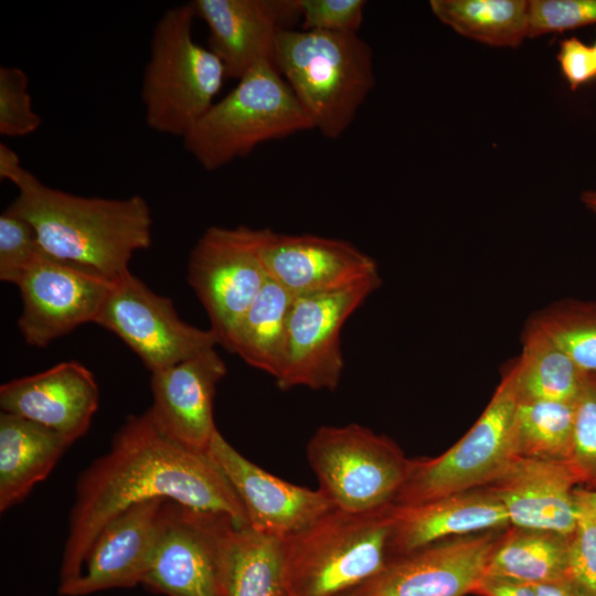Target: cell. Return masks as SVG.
Returning <instances> with one entry per match:
<instances>
[{"instance_id":"cell-1","label":"cell","mask_w":596,"mask_h":596,"mask_svg":"<svg viewBox=\"0 0 596 596\" xmlns=\"http://www.w3.org/2000/svg\"><path fill=\"white\" fill-rule=\"evenodd\" d=\"M153 498L224 512L240 526H248L241 499L209 453L190 451L166 437L149 409L131 414L114 435L108 451L78 476L58 588L81 575L93 541L113 518Z\"/></svg>"},{"instance_id":"cell-2","label":"cell","mask_w":596,"mask_h":596,"mask_svg":"<svg viewBox=\"0 0 596 596\" xmlns=\"http://www.w3.org/2000/svg\"><path fill=\"white\" fill-rule=\"evenodd\" d=\"M0 178L19 190L6 209L30 222L42 249L89 267L115 281L129 272L132 254L151 244L152 219L145 198L81 196L51 188L0 145Z\"/></svg>"},{"instance_id":"cell-3","label":"cell","mask_w":596,"mask_h":596,"mask_svg":"<svg viewBox=\"0 0 596 596\" xmlns=\"http://www.w3.org/2000/svg\"><path fill=\"white\" fill-rule=\"evenodd\" d=\"M274 65L329 139L350 127L375 84L372 50L358 33L281 30Z\"/></svg>"},{"instance_id":"cell-4","label":"cell","mask_w":596,"mask_h":596,"mask_svg":"<svg viewBox=\"0 0 596 596\" xmlns=\"http://www.w3.org/2000/svg\"><path fill=\"white\" fill-rule=\"evenodd\" d=\"M394 504L333 508L284 540L285 572L296 596H338L376 575L393 557Z\"/></svg>"},{"instance_id":"cell-5","label":"cell","mask_w":596,"mask_h":596,"mask_svg":"<svg viewBox=\"0 0 596 596\" xmlns=\"http://www.w3.org/2000/svg\"><path fill=\"white\" fill-rule=\"evenodd\" d=\"M194 19L188 2L157 21L140 92L147 126L182 139L215 103L227 78L221 60L194 40Z\"/></svg>"},{"instance_id":"cell-6","label":"cell","mask_w":596,"mask_h":596,"mask_svg":"<svg viewBox=\"0 0 596 596\" xmlns=\"http://www.w3.org/2000/svg\"><path fill=\"white\" fill-rule=\"evenodd\" d=\"M313 129L274 64L254 66L215 102L183 138L185 150L207 171L249 155L259 143Z\"/></svg>"},{"instance_id":"cell-7","label":"cell","mask_w":596,"mask_h":596,"mask_svg":"<svg viewBox=\"0 0 596 596\" xmlns=\"http://www.w3.org/2000/svg\"><path fill=\"white\" fill-rule=\"evenodd\" d=\"M519 403L515 361L503 373L472 427L448 450L411 459L394 504L408 507L493 482L515 457L514 417Z\"/></svg>"},{"instance_id":"cell-8","label":"cell","mask_w":596,"mask_h":596,"mask_svg":"<svg viewBox=\"0 0 596 596\" xmlns=\"http://www.w3.org/2000/svg\"><path fill=\"white\" fill-rule=\"evenodd\" d=\"M306 454L318 489L350 512L394 504L411 465L393 439L359 424L319 427Z\"/></svg>"},{"instance_id":"cell-9","label":"cell","mask_w":596,"mask_h":596,"mask_svg":"<svg viewBox=\"0 0 596 596\" xmlns=\"http://www.w3.org/2000/svg\"><path fill=\"white\" fill-rule=\"evenodd\" d=\"M240 526L227 513L163 502L151 564L141 585L167 596H225Z\"/></svg>"},{"instance_id":"cell-10","label":"cell","mask_w":596,"mask_h":596,"mask_svg":"<svg viewBox=\"0 0 596 596\" xmlns=\"http://www.w3.org/2000/svg\"><path fill=\"white\" fill-rule=\"evenodd\" d=\"M263 234L264 228L244 225L210 226L190 253L188 281L226 350L238 321L269 280L260 254Z\"/></svg>"},{"instance_id":"cell-11","label":"cell","mask_w":596,"mask_h":596,"mask_svg":"<svg viewBox=\"0 0 596 596\" xmlns=\"http://www.w3.org/2000/svg\"><path fill=\"white\" fill-rule=\"evenodd\" d=\"M381 285V276L330 292L294 297L280 390L305 386L334 391L344 369L341 329Z\"/></svg>"},{"instance_id":"cell-12","label":"cell","mask_w":596,"mask_h":596,"mask_svg":"<svg viewBox=\"0 0 596 596\" xmlns=\"http://www.w3.org/2000/svg\"><path fill=\"white\" fill-rule=\"evenodd\" d=\"M95 323L120 338L151 372L220 344L211 329L183 321L171 299L130 272L114 281Z\"/></svg>"},{"instance_id":"cell-13","label":"cell","mask_w":596,"mask_h":596,"mask_svg":"<svg viewBox=\"0 0 596 596\" xmlns=\"http://www.w3.org/2000/svg\"><path fill=\"white\" fill-rule=\"evenodd\" d=\"M505 530L448 538L394 556L376 575L338 596H467Z\"/></svg>"},{"instance_id":"cell-14","label":"cell","mask_w":596,"mask_h":596,"mask_svg":"<svg viewBox=\"0 0 596 596\" xmlns=\"http://www.w3.org/2000/svg\"><path fill=\"white\" fill-rule=\"evenodd\" d=\"M113 284L89 267L42 251L17 285L24 341L45 347L84 323H95Z\"/></svg>"},{"instance_id":"cell-15","label":"cell","mask_w":596,"mask_h":596,"mask_svg":"<svg viewBox=\"0 0 596 596\" xmlns=\"http://www.w3.org/2000/svg\"><path fill=\"white\" fill-rule=\"evenodd\" d=\"M260 254L269 278L294 297L336 291L380 276L373 257L338 238L264 228Z\"/></svg>"},{"instance_id":"cell-16","label":"cell","mask_w":596,"mask_h":596,"mask_svg":"<svg viewBox=\"0 0 596 596\" xmlns=\"http://www.w3.org/2000/svg\"><path fill=\"white\" fill-rule=\"evenodd\" d=\"M207 453L230 480L242 501L248 526L256 532L285 540L336 508L319 489L290 483L255 465L219 430Z\"/></svg>"},{"instance_id":"cell-17","label":"cell","mask_w":596,"mask_h":596,"mask_svg":"<svg viewBox=\"0 0 596 596\" xmlns=\"http://www.w3.org/2000/svg\"><path fill=\"white\" fill-rule=\"evenodd\" d=\"M225 375L226 365L215 348L151 372L148 409L157 428L179 446L206 454L217 430L213 418L216 386Z\"/></svg>"},{"instance_id":"cell-18","label":"cell","mask_w":596,"mask_h":596,"mask_svg":"<svg viewBox=\"0 0 596 596\" xmlns=\"http://www.w3.org/2000/svg\"><path fill=\"white\" fill-rule=\"evenodd\" d=\"M195 18L209 30V49L227 78H242L263 62L274 64L276 41L301 13L298 0H193Z\"/></svg>"},{"instance_id":"cell-19","label":"cell","mask_w":596,"mask_h":596,"mask_svg":"<svg viewBox=\"0 0 596 596\" xmlns=\"http://www.w3.org/2000/svg\"><path fill=\"white\" fill-rule=\"evenodd\" d=\"M164 500L134 503L113 518L93 541L81 575L58 594L86 596L141 584L156 551Z\"/></svg>"},{"instance_id":"cell-20","label":"cell","mask_w":596,"mask_h":596,"mask_svg":"<svg viewBox=\"0 0 596 596\" xmlns=\"http://www.w3.org/2000/svg\"><path fill=\"white\" fill-rule=\"evenodd\" d=\"M98 402L94 374L77 361L61 362L0 387L1 412L44 425L71 444L88 430Z\"/></svg>"},{"instance_id":"cell-21","label":"cell","mask_w":596,"mask_h":596,"mask_svg":"<svg viewBox=\"0 0 596 596\" xmlns=\"http://www.w3.org/2000/svg\"><path fill=\"white\" fill-rule=\"evenodd\" d=\"M576 487L578 481L568 461L519 456L486 486L503 505L511 526L567 536L579 517Z\"/></svg>"},{"instance_id":"cell-22","label":"cell","mask_w":596,"mask_h":596,"mask_svg":"<svg viewBox=\"0 0 596 596\" xmlns=\"http://www.w3.org/2000/svg\"><path fill=\"white\" fill-rule=\"evenodd\" d=\"M393 557L454 536L510 526L499 499L486 487L421 504L393 507Z\"/></svg>"},{"instance_id":"cell-23","label":"cell","mask_w":596,"mask_h":596,"mask_svg":"<svg viewBox=\"0 0 596 596\" xmlns=\"http://www.w3.org/2000/svg\"><path fill=\"white\" fill-rule=\"evenodd\" d=\"M72 444L28 418L0 413V512L22 502Z\"/></svg>"},{"instance_id":"cell-24","label":"cell","mask_w":596,"mask_h":596,"mask_svg":"<svg viewBox=\"0 0 596 596\" xmlns=\"http://www.w3.org/2000/svg\"><path fill=\"white\" fill-rule=\"evenodd\" d=\"M292 300L290 292L269 278L238 321L227 351L276 380L285 362Z\"/></svg>"},{"instance_id":"cell-25","label":"cell","mask_w":596,"mask_h":596,"mask_svg":"<svg viewBox=\"0 0 596 596\" xmlns=\"http://www.w3.org/2000/svg\"><path fill=\"white\" fill-rule=\"evenodd\" d=\"M485 575L543 585L572 576L570 536L558 532L509 526Z\"/></svg>"},{"instance_id":"cell-26","label":"cell","mask_w":596,"mask_h":596,"mask_svg":"<svg viewBox=\"0 0 596 596\" xmlns=\"http://www.w3.org/2000/svg\"><path fill=\"white\" fill-rule=\"evenodd\" d=\"M515 364L519 398L524 401L574 403L585 380L568 354L532 318Z\"/></svg>"},{"instance_id":"cell-27","label":"cell","mask_w":596,"mask_h":596,"mask_svg":"<svg viewBox=\"0 0 596 596\" xmlns=\"http://www.w3.org/2000/svg\"><path fill=\"white\" fill-rule=\"evenodd\" d=\"M433 14L456 33L494 47L529 38V0H432Z\"/></svg>"},{"instance_id":"cell-28","label":"cell","mask_w":596,"mask_h":596,"mask_svg":"<svg viewBox=\"0 0 596 596\" xmlns=\"http://www.w3.org/2000/svg\"><path fill=\"white\" fill-rule=\"evenodd\" d=\"M225 596H290L284 540L238 528L231 554Z\"/></svg>"},{"instance_id":"cell-29","label":"cell","mask_w":596,"mask_h":596,"mask_svg":"<svg viewBox=\"0 0 596 596\" xmlns=\"http://www.w3.org/2000/svg\"><path fill=\"white\" fill-rule=\"evenodd\" d=\"M575 402L519 398L514 417L515 456L568 461Z\"/></svg>"},{"instance_id":"cell-30","label":"cell","mask_w":596,"mask_h":596,"mask_svg":"<svg viewBox=\"0 0 596 596\" xmlns=\"http://www.w3.org/2000/svg\"><path fill=\"white\" fill-rule=\"evenodd\" d=\"M532 319L585 375L596 376V301L564 299L540 310Z\"/></svg>"},{"instance_id":"cell-31","label":"cell","mask_w":596,"mask_h":596,"mask_svg":"<svg viewBox=\"0 0 596 596\" xmlns=\"http://www.w3.org/2000/svg\"><path fill=\"white\" fill-rule=\"evenodd\" d=\"M578 487L596 490V376L585 375L575 401L572 450L568 460Z\"/></svg>"},{"instance_id":"cell-32","label":"cell","mask_w":596,"mask_h":596,"mask_svg":"<svg viewBox=\"0 0 596 596\" xmlns=\"http://www.w3.org/2000/svg\"><path fill=\"white\" fill-rule=\"evenodd\" d=\"M42 251L33 225L4 210L0 215V279L18 285Z\"/></svg>"},{"instance_id":"cell-33","label":"cell","mask_w":596,"mask_h":596,"mask_svg":"<svg viewBox=\"0 0 596 596\" xmlns=\"http://www.w3.org/2000/svg\"><path fill=\"white\" fill-rule=\"evenodd\" d=\"M26 73L18 66L0 67V134L24 137L40 127L42 119L33 110Z\"/></svg>"},{"instance_id":"cell-34","label":"cell","mask_w":596,"mask_h":596,"mask_svg":"<svg viewBox=\"0 0 596 596\" xmlns=\"http://www.w3.org/2000/svg\"><path fill=\"white\" fill-rule=\"evenodd\" d=\"M529 38L596 24V0H529Z\"/></svg>"},{"instance_id":"cell-35","label":"cell","mask_w":596,"mask_h":596,"mask_svg":"<svg viewBox=\"0 0 596 596\" xmlns=\"http://www.w3.org/2000/svg\"><path fill=\"white\" fill-rule=\"evenodd\" d=\"M304 30L358 33L364 0H298Z\"/></svg>"},{"instance_id":"cell-36","label":"cell","mask_w":596,"mask_h":596,"mask_svg":"<svg viewBox=\"0 0 596 596\" xmlns=\"http://www.w3.org/2000/svg\"><path fill=\"white\" fill-rule=\"evenodd\" d=\"M570 570L573 577L596 589V520L581 509L570 536Z\"/></svg>"},{"instance_id":"cell-37","label":"cell","mask_w":596,"mask_h":596,"mask_svg":"<svg viewBox=\"0 0 596 596\" xmlns=\"http://www.w3.org/2000/svg\"><path fill=\"white\" fill-rule=\"evenodd\" d=\"M556 58L572 91L596 77V63L592 45L584 43L576 36L560 42Z\"/></svg>"},{"instance_id":"cell-38","label":"cell","mask_w":596,"mask_h":596,"mask_svg":"<svg viewBox=\"0 0 596 596\" xmlns=\"http://www.w3.org/2000/svg\"><path fill=\"white\" fill-rule=\"evenodd\" d=\"M471 594L476 596H538L534 585L493 575H483Z\"/></svg>"},{"instance_id":"cell-39","label":"cell","mask_w":596,"mask_h":596,"mask_svg":"<svg viewBox=\"0 0 596 596\" xmlns=\"http://www.w3.org/2000/svg\"><path fill=\"white\" fill-rule=\"evenodd\" d=\"M538 596H596V589L573 576L535 586Z\"/></svg>"},{"instance_id":"cell-40","label":"cell","mask_w":596,"mask_h":596,"mask_svg":"<svg viewBox=\"0 0 596 596\" xmlns=\"http://www.w3.org/2000/svg\"><path fill=\"white\" fill-rule=\"evenodd\" d=\"M575 497L579 509L596 520V490L576 487Z\"/></svg>"},{"instance_id":"cell-41","label":"cell","mask_w":596,"mask_h":596,"mask_svg":"<svg viewBox=\"0 0 596 596\" xmlns=\"http://www.w3.org/2000/svg\"><path fill=\"white\" fill-rule=\"evenodd\" d=\"M581 201L586 209L596 213V190H586L581 194Z\"/></svg>"},{"instance_id":"cell-42","label":"cell","mask_w":596,"mask_h":596,"mask_svg":"<svg viewBox=\"0 0 596 596\" xmlns=\"http://www.w3.org/2000/svg\"><path fill=\"white\" fill-rule=\"evenodd\" d=\"M592 50H593V55H594L595 63H596V41H595L594 44L592 45Z\"/></svg>"},{"instance_id":"cell-43","label":"cell","mask_w":596,"mask_h":596,"mask_svg":"<svg viewBox=\"0 0 596 596\" xmlns=\"http://www.w3.org/2000/svg\"><path fill=\"white\" fill-rule=\"evenodd\" d=\"M290 590V589H289ZM290 596H296L291 590H290Z\"/></svg>"}]
</instances>
